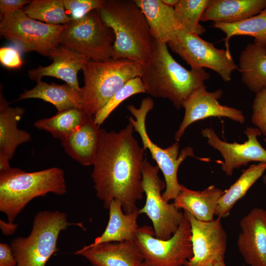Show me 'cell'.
I'll return each mask as SVG.
<instances>
[{
    "label": "cell",
    "mask_w": 266,
    "mask_h": 266,
    "mask_svg": "<svg viewBox=\"0 0 266 266\" xmlns=\"http://www.w3.org/2000/svg\"><path fill=\"white\" fill-rule=\"evenodd\" d=\"M129 122L118 132L100 129L98 145L91 174L97 197L108 209L118 200L123 211L138 210L136 201L143 198L142 168L144 149L133 135Z\"/></svg>",
    "instance_id": "obj_1"
},
{
    "label": "cell",
    "mask_w": 266,
    "mask_h": 266,
    "mask_svg": "<svg viewBox=\"0 0 266 266\" xmlns=\"http://www.w3.org/2000/svg\"><path fill=\"white\" fill-rule=\"evenodd\" d=\"M139 77L146 93L169 100L178 109L194 91L204 85L210 74L203 68L187 69L172 57L167 44L154 40L152 56L143 65Z\"/></svg>",
    "instance_id": "obj_2"
},
{
    "label": "cell",
    "mask_w": 266,
    "mask_h": 266,
    "mask_svg": "<svg viewBox=\"0 0 266 266\" xmlns=\"http://www.w3.org/2000/svg\"><path fill=\"white\" fill-rule=\"evenodd\" d=\"M99 11L115 35L112 58L142 64L149 60L154 39L146 18L134 0H105Z\"/></svg>",
    "instance_id": "obj_3"
},
{
    "label": "cell",
    "mask_w": 266,
    "mask_h": 266,
    "mask_svg": "<svg viewBox=\"0 0 266 266\" xmlns=\"http://www.w3.org/2000/svg\"><path fill=\"white\" fill-rule=\"evenodd\" d=\"M66 192L65 172L59 167L34 172L17 167L0 171V211L10 223L33 199L50 193L62 196Z\"/></svg>",
    "instance_id": "obj_4"
},
{
    "label": "cell",
    "mask_w": 266,
    "mask_h": 266,
    "mask_svg": "<svg viewBox=\"0 0 266 266\" xmlns=\"http://www.w3.org/2000/svg\"><path fill=\"white\" fill-rule=\"evenodd\" d=\"M143 65L124 58L87 62L82 68V110L94 116L127 82L140 76Z\"/></svg>",
    "instance_id": "obj_5"
},
{
    "label": "cell",
    "mask_w": 266,
    "mask_h": 266,
    "mask_svg": "<svg viewBox=\"0 0 266 266\" xmlns=\"http://www.w3.org/2000/svg\"><path fill=\"white\" fill-rule=\"evenodd\" d=\"M83 228L80 223H70L66 214L58 210H43L36 213L32 231L26 237L12 239L10 246L18 266H45L58 251L60 233L69 226Z\"/></svg>",
    "instance_id": "obj_6"
},
{
    "label": "cell",
    "mask_w": 266,
    "mask_h": 266,
    "mask_svg": "<svg viewBox=\"0 0 266 266\" xmlns=\"http://www.w3.org/2000/svg\"><path fill=\"white\" fill-rule=\"evenodd\" d=\"M154 103L150 97L142 100L140 106L136 108L133 105L127 106V109L135 117L129 118L133 129L139 134L144 150L148 149L152 158L156 161L159 169L162 171L166 184V188L162 194L163 199L168 202L174 200L179 194L181 184L177 179V171L181 164L188 157H196L192 147L187 146L179 153V144L176 141L166 148H162L154 143L150 138L146 129L145 121L148 112L153 109Z\"/></svg>",
    "instance_id": "obj_7"
},
{
    "label": "cell",
    "mask_w": 266,
    "mask_h": 266,
    "mask_svg": "<svg viewBox=\"0 0 266 266\" xmlns=\"http://www.w3.org/2000/svg\"><path fill=\"white\" fill-rule=\"evenodd\" d=\"M0 33L24 52L35 51L46 57L60 45L66 25H51L33 19L23 9L0 17Z\"/></svg>",
    "instance_id": "obj_8"
},
{
    "label": "cell",
    "mask_w": 266,
    "mask_h": 266,
    "mask_svg": "<svg viewBox=\"0 0 266 266\" xmlns=\"http://www.w3.org/2000/svg\"><path fill=\"white\" fill-rule=\"evenodd\" d=\"M115 35L102 20L99 10L82 19L66 24L60 45L85 56L90 60L101 61L112 57Z\"/></svg>",
    "instance_id": "obj_9"
},
{
    "label": "cell",
    "mask_w": 266,
    "mask_h": 266,
    "mask_svg": "<svg viewBox=\"0 0 266 266\" xmlns=\"http://www.w3.org/2000/svg\"><path fill=\"white\" fill-rule=\"evenodd\" d=\"M191 235V224L184 213L177 230L169 239L157 238L153 228L144 225L139 227L134 242L149 266H184L193 255Z\"/></svg>",
    "instance_id": "obj_10"
},
{
    "label": "cell",
    "mask_w": 266,
    "mask_h": 266,
    "mask_svg": "<svg viewBox=\"0 0 266 266\" xmlns=\"http://www.w3.org/2000/svg\"><path fill=\"white\" fill-rule=\"evenodd\" d=\"M158 166H152L146 159L142 168V186L146 195L144 206L139 209L140 214H146L151 221L155 236L166 240L177 230L183 217L184 213L173 203L166 201L161 191L166 188L165 181L158 175Z\"/></svg>",
    "instance_id": "obj_11"
},
{
    "label": "cell",
    "mask_w": 266,
    "mask_h": 266,
    "mask_svg": "<svg viewBox=\"0 0 266 266\" xmlns=\"http://www.w3.org/2000/svg\"><path fill=\"white\" fill-rule=\"evenodd\" d=\"M167 44L191 69L208 68L217 73L224 81H230L232 73L238 68L226 49L216 48L212 43L185 29H179Z\"/></svg>",
    "instance_id": "obj_12"
},
{
    "label": "cell",
    "mask_w": 266,
    "mask_h": 266,
    "mask_svg": "<svg viewBox=\"0 0 266 266\" xmlns=\"http://www.w3.org/2000/svg\"><path fill=\"white\" fill-rule=\"evenodd\" d=\"M184 213L191 224L193 252L184 266H213L217 261L224 260L227 235L221 218L202 222L187 211Z\"/></svg>",
    "instance_id": "obj_13"
},
{
    "label": "cell",
    "mask_w": 266,
    "mask_h": 266,
    "mask_svg": "<svg viewBox=\"0 0 266 266\" xmlns=\"http://www.w3.org/2000/svg\"><path fill=\"white\" fill-rule=\"evenodd\" d=\"M201 133L207 139V143L222 155L224 162L221 169L228 176H231L235 169L250 162H266V150L258 139L262 133L256 127H248L244 131L247 140L243 143L223 141L210 128L202 129Z\"/></svg>",
    "instance_id": "obj_14"
},
{
    "label": "cell",
    "mask_w": 266,
    "mask_h": 266,
    "mask_svg": "<svg viewBox=\"0 0 266 266\" xmlns=\"http://www.w3.org/2000/svg\"><path fill=\"white\" fill-rule=\"evenodd\" d=\"M221 89L208 92L203 85L194 91L183 102L184 115L174 138L178 141L192 123L211 117H226L240 124L245 122L242 112L234 107L221 104L218 100L223 94Z\"/></svg>",
    "instance_id": "obj_15"
},
{
    "label": "cell",
    "mask_w": 266,
    "mask_h": 266,
    "mask_svg": "<svg viewBox=\"0 0 266 266\" xmlns=\"http://www.w3.org/2000/svg\"><path fill=\"white\" fill-rule=\"evenodd\" d=\"M238 249L250 266H266V210L253 208L240 221Z\"/></svg>",
    "instance_id": "obj_16"
},
{
    "label": "cell",
    "mask_w": 266,
    "mask_h": 266,
    "mask_svg": "<svg viewBox=\"0 0 266 266\" xmlns=\"http://www.w3.org/2000/svg\"><path fill=\"white\" fill-rule=\"evenodd\" d=\"M48 57L53 61L52 63L46 66H39L30 70V79L37 82L41 80L44 76L54 77L81 91L77 73L90 60L84 55L60 45L49 52Z\"/></svg>",
    "instance_id": "obj_17"
},
{
    "label": "cell",
    "mask_w": 266,
    "mask_h": 266,
    "mask_svg": "<svg viewBox=\"0 0 266 266\" xmlns=\"http://www.w3.org/2000/svg\"><path fill=\"white\" fill-rule=\"evenodd\" d=\"M92 266H139L144 259L133 241L87 245L74 252Z\"/></svg>",
    "instance_id": "obj_18"
},
{
    "label": "cell",
    "mask_w": 266,
    "mask_h": 266,
    "mask_svg": "<svg viewBox=\"0 0 266 266\" xmlns=\"http://www.w3.org/2000/svg\"><path fill=\"white\" fill-rule=\"evenodd\" d=\"M4 99L1 88L0 93V163L8 164L17 147L30 141L31 135L18 128V122L23 116L25 109L20 107H10Z\"/></svg>",
    "instance_id": "obj_19"
},
{
    "label": "cell",
    "mask_w": 266,
    "mask_h": 266,
    "mask_svg": "<svg viewBox=\"0 0 266 266\" xmlns=\"http://www.w3.org/2000/svg\"><path fill=\"white\" fill-rule=\"evenodd\" d=\"M100 128L89 115L73 133L61 139L66 153L84 166L93 165L97 151Z\"/></svg>",
    "instance_id": "obj_20"
},
{
    "label": "cell",
    "mask_w": 266,
    "mask_h": 266,
    "mask_svg": "<svg viewBox=\"0 0 266 266\" xmlns=\"http://www.w3.org/2000/svg\"><path fill=\"white\" fill-rule=\"evenodd\" d=\"M266 8V0H209L200 21L233 23L255 16Z\"/></svg>",
    "instance_id": "obj_21"
},
{
    "label": "cell",
    "mask_w": 266,
    "mask_h": 266,
    "mask_svg": "<svg viewBox=\"0 0 266 266\" xmlns=\"http://www.w3.org/2000/svg\"><path fill=\"white\" fill-rule=\"evenodd\" d=\"M181 191L173 203L179 209L190 213L202 222L213 220L219 201L224 191L212 185L202 191H195L181 185Z\"/></svg>",
    "instance_id": "obj_22"
},
{
    "label": "cell",
    "mask_w": 266,
    "mask_h": 266,
    "mask_svg": "<svg viewBox=\"0 0 266 266\" xmlns=\"http://www.w3.org/2000/svg\"><path fill=\"white\" fill-rule=\"evenodd\" d=\"M134 0L146 18L154 40L167 44L180 29L174 8L162 0Z\"/></svg>",
    "instance_id": "obj_23"
},
{
    "label": "cell",
    "mask_w": 266,
    "mask_h": 266,
    "mask_svg": "<svg viewBox=\"0 0 266 266\" xmlns=\"http://www.w3.org/2000/svg\"><path fill=\"white\" fill-rule=\"evenodd\" d=\"M32 89L25 90L17 100L39 99L54 105L58 112L77 108L82 109V94L67 84H48L39 80Z\"/></svg>",
    "instance_id": "obj_24"
},
{
    "label": "cell",
    "mask_w": 266,
    "mask_h": 266,
    "mask_svg": "<svg viewBox=\"0 0 266 266\" xmlns=\"http://www.w3.org/2000/svg\"><path fill=\"white\" fill-rule=\"evenodd\" d=\"M109 220L102 233L90 245L102 243L133 241L139 226L137 223L139 209L132 213L126 214L123 210L121 202L112 200L109 207Z\"/></svg>",
    "instance_id": "obj_25"
},
{
    "label": "cell",
    "mask_w": 266,
    "mask_h": 266,
    "mask_svg": "<svg viewBox=\"0 0 266 266\" xmlns=\"http://www.w3.org/2000/svg\"><path fill=\"white\" fill-rule=\"evenodd\" d=\"M238 66L242 82L251 91L266 89V47L247 44L240 53Z\"/></svg>",
    "instance_id": "obj_26"
},
{
    "label": "cell",
    "mask_w": 266,
    "mask_h": 266,
    "mask_svg": "<svg viewBox=\"0 0 266 266\" xmlns=\"http://www.w3.org/2000/svg\"><path fill=\"white\" fill-rule=\"evenodd\" d=\"M266 170V162L253 164L248 168L242 169L239 178L224 191L219 201L215 216L221 219L229 216L235 203L245 196Z\"/></svg>",
    "instance_id": "obj_27"
},
{
    "label": "cell",
    "mask_w": 266,
    "mask_h": 266,
    "mask_svg": "<svg viewBox=\"0 0 266 266\" xmlns=\"http://www.w3.org/2000/svg\"><path fill=\"white\" fill-rule=\"evenodd\" d=\"M213 27L226 34V50L230 53V39L234 35H249L254 38V43L266 47V8L259 14L233 23H213Z\"/></svg>",
    "instance_id": "obj_28"
},
{
    "label": "cell",
    "mask_w": 266,
    "mask_h": 266,
    "mask_svg": "<svg viewBox=\"0 0 266 266\" xmlns=\"http://www.w3.org/2000/svg\"><path fill=\"white\" fill-rule=\"evenodd\" d=\"M89 115L81 109L73 108L58 112L51 117L37 120L34 122V126L61 140L73 133Z\"/></svg>",
    "instance_id": "obj_29"
},
{
    "label": "cell",
    "mask_w": 266,
    "mask_h": 266,
    "mask_svg": "<svg viewBox=\"0 0 266 266\" xmlns=\"http://www.w3.org/2000/svg\"><path fill=\"white\" fill-rule=\"evenodd\" d=\"M23 10L31 18L48 24L66 25L72 20L63 0H33Z\"/></svg>",
    "instance_id": "obj_30"
},
{
    "label": "cell",
    "mask_w": 266,
    "mask_h": 266,
    "mask_svg": "<svg viewBox=\"0 0 266 266\" xmlns=\"http://www.w3.org/2000/svg\"><path fill=\"white\" fill-rule=\"evenodd\" d=\"M209 0H178L174 7L175 16L180 29L198 35L205 32L200 23Z\"/></svg>",
    "instance_id": "obj_31"
},
{
    "label": "cell",
    "mask_w": 266,
    "mask_h": 266,
    "mask_svg": "<svg viewBox=\"0 0 266 266\" xmlns=\"http://www.w3.org/2000/svg\"><path fill=\"white\" fill-rule=\"evenodd\" d=\"M145 93L146 91L139 76L130 80L114 94L94 116L96 123L100 126L112 112L125 100L135 94Z\"/></svg>",
    "instance_id": "obj_32"
},
{
    "label": "cell",
    "mask_w": 266,
    "mask_h": 266,
    "mask_svg": "<svg viewBox=\"0 0 266 266\" xmlns=\"http://www.w3.org/2000/svg\"><path fill=\"white\" fill-rule=\"evenodd\" d=\"M105 0H63V2L67 15L72 20H76L83 18L94 10L100 9Z\"/></svg>",
    "instance_id": "obj_33"
},
{
    "label": "cell",
    "mask_w": 266,
    "mask_h": 266,
    "mask_svg": "<svg viewBox=\"0 0 266 266\" xmlns=\"http://www.w3.org/2000/svg\"><path fill=\"white\" fill-rule=\"evenodd\" d=\"M251 120L266 137V89L255 93Z\"/></svg>",
    "instance_id": "obj_34"
},
{
    "label": "cell",
    "mask_w": 266,
    "mask_h": 266,
    "mask_svg": "<svg viewBox=\"0 0 266 266\" xmlns=\"http://www.w3.org/2000/svg\"><path fill=\"white\" fill-rule=\"evenodd\" d=\"M0 62L8 69H20L23 64L19 50L13 46H4L0 48Z\"/></svg>",
    "instance_id": "obj_35"
},
{
    "label": "cell",
    "mask_w": 266,
    "mask_h": 266,
    "mask_svg": "<svg viewBox=\"0 0 266 266\" xmlns=\"http://www.w3.org/2000/svg\"><path fill=\"white\" fill-rule=\"evenodd\" d=\"M31 1L29 0H0V17L6 14L23 9L24 5L30 4Z\"/></svg>",
    "instance_id": "obj_36"
},
{
    "label": "cell",
    "mask_w": 266,
    "mask_h": 266,
    "mask_svg": "<svg viewBox=\"0 0 266 266\" xmlns=\"http://www.w3.org/2000/svg\"><path fill=\"white\" fill-rule=\"evenodd\" d=\"M17 262L10 245L0 243V266H17Z\"/></svg>",
    "instance_id": "obj_37"
},
{
    "label": "cell",
    "mask_w": 266,
    "mask_h": 266,
    "mask_svg": "<svg viewBox=\"0 0 266 266\" xmlns=\"http://www.w3.org/2000/svg\"><path fill=\"white\" fill-rule=\"evenodd\" d=\"M18 225L13 223L6 222L5 221L0 220V227L2 233L6 235L13 234L17 229Z\"/></svg>",
    "instance_id": "obj_38"
},
{
    "label": "cell",
    "mask_w": 266,
    "mask_h": 266,
    "mask_svg": "<svg viewBox=\"0 0 266 266\" xmlns=\"http://www.w3.org/2000/svg\"><path fill=\"white\" fill-rule=\"evenodd\" d=\"M162 1L166 5L174 8L177 4L178 0H162Z\"/></svg>",
    "instance_id": "obj_39"
},
{
    "label": "cell",
    "mask_w": 266,
    "mask_h": 266,
    "mask_svg": "<svg viewBox=\"0 0 266 266\" xmlns=\"http://www.w3.org/2000/svg\"><path fill=\"white\" fill-rule=\"evenodd\" d=\"M213 266H227L225 263L224 260H221L217 261L214 263Z\"/></svg>",
    "instance_id": "obj_40"
},
{
    "label": "cell",
    "mask_w": 266,
    "mask_h": 266,
    "mask_svg": "<svg viewBox=\"0 0 266 266\" xmlns=\"http://www.w3.org/2000/svg\"><path fill=\"white\" fill-rule=\"evenodd\" d=\"M264 141L266 143V137H265ZM263 182L266 185V174L264 175L263 177Z\"/></svg>",
    "instance_id": "obj_41"
},
{
    "label": "cell",
    "mask_w": 266,
    "mask_h": 266,
    "mask_svg": "<svg viewBox=\"0 0 266 266\" xmlns=\"http://www.w3.org/2000/svg\"><path fill=\"white\" fill-rule=\"evenodd\" d=\"M139 266H149L146 263L143 262Z\"/></svg>",
    "instance_id": "obj_42"
},
{
    "label": "cell",
    "mask_w": 266,
    "mask_h": 266,
    "mask_svg": "<svg viewBox=\"0 0 266 266\" xmlns=\"http://www.w3.org/2000/svg\"><path fill=\"white\" fill-rule=\"evenodd\" d=\"M17 266H18L17 265Z\"/></svg>",
    "instance_id": "obj_43"
}]
</instances>
